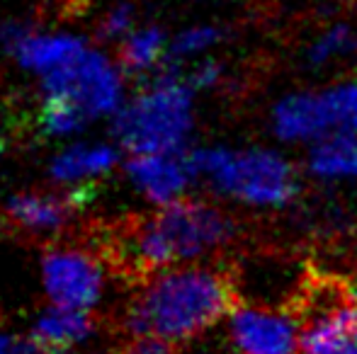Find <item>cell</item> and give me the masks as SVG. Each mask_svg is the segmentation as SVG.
<instances>
[{
  "label": "cell",
  "instance_id": "obj_2",
  "mask_svg": "<svg viewBox=\"0 0 357 354\" xmlns=\"http://www.w3.org/2000/svg\"><path fill=\"white\" fill-rule=\"evenodd\" d=\"M234 236V221L219 207L199 199H178L129 226L114 252L122 269L146 279L219 250Z\"/></svg>",
  "mask_w": 357,
  "mask_h": 354
},
{
  "label": "cell",
  "instance_id": "obj_15",
  "mask_svg": "<svg viewBox=\"0 0 357 354\" xmlns=\"http://www.w3.org/2000/svg\"><path fill=\"white\" fill-rule=\"evenodd\" d=\"M321 177H357V131H338L321 138L309 158Z\"/></svg>",
  "mask_w": 357,
  "mask_h": 354
},
{
  "label": "cell",
  "instance_id": "obj_18",
  "mask_svg": "<svg viewBox=\"0 0 357 354\" xmlns=\"http://www.w3.org/2000/svg\"><path fill=\"white\" fill-rule=\"evenodd\" d=\"M324 97H326V104H328L333 134L357 131V86L355 83L324 90Z\"/></svg>",
  "mask_w": 357,
  "mask_h": 354
},
{
  "label": "cell",
  "instance_id": "obj_1",
  "mask_svg": "<svg viewBox=\"0 0 357 354\" xmlns=\"http://www.w3.org/2000/svg\"><path fill=\"white\" fill-rule=\"evenodd\" d=\"M238 287L229 272L212 267H168L144 279L124 308V330L132 337L185 342L202 335L236 311Z\"/></svg>",
  "mask_w": 357,
  "mask_h": 354
},
{
  "label": "cell",
  "instance_id": "obj_13",
  "mask_svg": "<svg viewBox=\"0 0 357 354\" xmlns=\"http://www.w3.org/2000/svg\"><path fill=\"white\" fill-rule=\"evenodd\" d=\"M95 330L88 311L54 306L47 308L32 325V342L49 354H68L75 345L85 342Z\"/></svg>",
  "mask_w": 357,
  "mask_h": 354
},
{
  "label": "cell",
  "instance_id": "obj_9",
  "mask_svg": "<svg viewBox=\"0 0 357 354\" xmlns=\"http://www.w3.org/2000/svg\"><path fill=\"white\" fill-rule=\"evenodd\" d=\"M132 184L158 207L183 199L190 182L197 177L192 158L180 153H132L127 163Z\"/></svg>",
  "mask_w": 357,
  "mask_h": 354
},
{
  "label": "cell",
  "instance_id": "obj_25",
  "mask_svg": "<svg viewBox=\"0 0 357 354\" xmlns=\"http://www.w3.org/2000/svg\"><path fill=\"white\" fill-rule=\"evenodd\" d=\"M47 354H49V352H47Z\"/></svg>",
  "mask_w": 357,
  "mask_h": 354
},
{
  "label": "cell",
  "instance_id": "obj_21",
  "mask_svg": "<svg viewBox=\"0 0 357 354\" xmlns=\"http://www.w3.org/2000/svg\"><path fill=\"white\" fill-rule=\"evenodd\" d=\"M221 73H224V66L219 61L202 58L195 66H190L188 71H180V76H183V81L192 90H207L221 81Z\"/></svg>",
  "mask_w": 357,
  "mask_h": 354
},
{
  "label": "cell",
  "instance_id": "obj_23",
  "mask_svg": "<svg viewBox=\"0 0 357 354\" xmlns=\"http://www.w3.org/2000/svg\"><path fill=\"white\" fill-rule=\"evenodd\" d=\"M0 354H47V352L39 350L32 340L22 342V340H15V337L5 335V332H0Z\"/></svg>",
  "mask_w": 357,
  "mask_h": 354
},
{
  "label": "cell",
  "instance_id": "obj_16",
  "mask_svg": "<svg viewBox=\"0 0 357 354\" xmlns=\"http://www.w3.org/2000/svg\"><path fill=\"white\" fill-rule=\"evenodd\" d=\"M93 119L78 104L63 97H44V107L39 114V127L52 138H71L83 131Z\"/></svg>",
  "mask_w": 357,
  "mask_h": 354
},
{
  "label": "cell",
  "instance_id": "obj_17",
  "mask_svg": "<svg viewBox=\"0 0 357 354\" xmlns=\"http://www.w3.org/2000/svg\"><path fill=\"white\" fill-rule=\"evenodd\" d=\"M357 49V32L350 24H333L309 47L311 66H324L338 56H348Z\"/></svg>",
  "mask_w": 357,
  "mask_h": 354
},
{
  "label": "cell",
  "instance_id": "obj_4",
  "mask_svg": "<svg viewBox=\"0 0 357 354\" xmlns=\"http://www.w3.org/2000/svg\"><path fill=\"white\" fill-rule=\"evenodd\" d=\"M289 316L299 328L301 354H357V289L343 277L304 274Z\"/></svg>",
  "mask_w": 357,
  "mask_h": 354
},
{
  "label": "cell",
  "instance_id": "obj_3",
  "mask_svg": "<svg viewBox=\"0 0 357 354\" xmlns=\"http://www.w3.org/2000/svg\"><path fill=\"white\" fill-rule=\"evenodd\" d=\"M195 90L180 68L163 71L114 114V136L129 153H180L195 124Z\"/></svg>",
  "mask_w": 357,
  "mask_h": 354
},
{
  "label": "cell",
  "instance_id": "obj_22",
  "mask_svg": "<svg viewBox=\"0 0 357 354\" xmlns=\"http://www.w3.org/2000/svg\"><path fill=\"white\" fill-rule=\"evenodd\" d=\"M119 354H175L173 342L158 340V337H132Z\"/></svg>",
  "mask_w": 357,
  "mask_h": 354
},
{
  "label": "cell",
  "instance_id": "obj_20",
  "mask_svg": "<svg viewBox=\"0 0 357 354\" xmlns=\"http://www.w3.org/2000/svg\"><path fill=\"white\" fill-rule=\"evenodd\" d=\"M134 19H137V13H134V8L129 3L112 5L100 19V37L105 42H124L137 29Z\"/></svg>",
  "mask_w": 357,
  "mask_h": 354
},
{
  "label": "cell",
  "instance_id": "obj_6",
  "mask_svg": "<svg viewBox=\"0 0 357 354\" xmlns=\"http://www.w3.org/2000/svg\"><path fill=\"white\" fill-rule=\"evenodd\" d=\"M124 76L119 63L90 47L66 73L42 83V90L44 97L71 99L90 119L114 117L127 102Z\"/></svg>",
  "mask_w": 357,
  "mask_h": 354
},
{
  "label": "cell",
  "instance_id": "obj_8",
  "mask_svg": "<svg viewBox=\"0 0 357 354\" xmlns=\"http://www.w3.org/2000/svg\"><path fill=\"white\" fill-rule=\"evenodd\" d=\"M296 323L289 313L270 308H236L231 342L238 354H301Z\"/></svg>",
  "mask_w": 357,
  "mask_h": 354
},
{
  "label": "cell",
  "instance_id": "obj_11",
  "mask_svg": "<svg viewBox=\"0 0 357 354\" xmlns=\"http://www.w3.org/2000/svg\"><path fill=\"white\" fill-rule=\"evenodd\" d=\"M119 163L117 146L105 141H75L54 156L49 175L63 187H83L109 175Z\"/></svg>",
  "mask_w": 357,
  "mask_h": 354
},
{
  "label": "cell",
  "instance_id": "obj_24",
  "mask_svg": "<svg viewBox=\"0 0 357 354\" xmlns=\"http://www.w3.org/2000/svg\"><path fill=\"white\" fill-rule=\"evenodd\" d=\"M0 151H3V146H0Z\"/></svg>",
  "mask_w": 357,
  "mask_h": 354
},
{
  "label": "cell",
  "instance_id": "obj_10",
  "mask_svg": "<svg viewBox=\"0 0 357 354\" xmlns=\"http://www.w3.org/2000/svg\"><path fill=\"white\" fill-rule=\"evenodd\" d=\"M8 223L27 236H59L66 231L75 216L71 194L61 192H20L5 202L3 209Z\"/></svg>",
  "mask_w": 357,
  "mask_h": 354
},
{
  "label": "cell",
  "instance_id": "obj_7",
  "mask_svg": "<svg viewBox=\"0 0 357 354\" xmlns=\"http://www.w3.org/2000/svg\"><path fill=\"white\" fill-rule=\"evenodd\" d=\"M42 284L54 306L90 311L102 298L105 267L88 248L54 246L42 257Z\"/></svg>",
  "mask_w": 357,
  "mask_h": 354
},
{
  "label": "cell",
  "instance_id": "obj_19",
  "mask_svg": "<svg viewBox=\"0 0 357 354\" xmlns=\"http://www.w3.org/2000/svg\"><path fill=\"white\" fill-rule=\"evenodd\" d=\"M221 39V29L214 24H195V27L180 32L173 39V47H170V56L175 61H185V58H192L197 54H204L207 49H212L216 42Z\"/></svg>",
  "mask_w": 357,
  "mask_h": 354
},
{
  "label": "cell",
  "instance_id": "obj_12",
  "mask_svg": "<svg viewBox=\"0 0 357 354\" xmlns=\"http://www.w3.org/2000/svg\"><path fill=\"white\" fill-rule=\"evenodd\" d=\"M273 129L282 141H309L333 134L324 92H299L280 99L273 112Z\"/></svg>",
  "mask_w": 357,
  "mask_h": 354
},
{
  "label": "cell",
  "instance_id": "obj_14",
  "mask_svg": "<svg viewBox=\"0 0 357 354\" xmlns=\"http://www.w3.org/2000/svg\"><path fill=\"white\" fill-rule=\"evenodd\" d=\"M119 44V66L127 76L153 73L168 51V39L158 27H137Z\"/></svg>",
  "mask_w": 357,
  "mask_h": 354
},
{
  "label": "cell",
  "instance_id": "obj_5",
  "mask_svg": "<svg viewBox=\"0 0 357 354\" xmlns=\"http://www.w3.org/2000/svg\"><path fill=\"white\" fill-rule=\"evenodd\" d=\"M197 177H204L219 192L255 207H282L299 189L296 172L282 156L263 148L231 151L199 148L190 153Z\"/></svg>",
  "mask_w": 357,
  "mask_h": 354
}]
</instances>
